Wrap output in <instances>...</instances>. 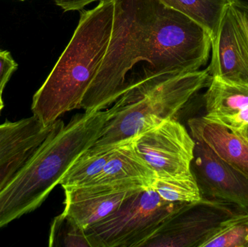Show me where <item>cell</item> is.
Returning <instances> with one entry per match:
<instances>
[{"label":"cell","mask_w":248,"mask_h":247,"mask_svg":"<svg viewBox=\"0 0 248 247\" xmlns=\"http://www.w3.org/2000/svg\"><path fill=\"white\" fill-rule=\"evenodd\" d=\"M113 2L110 43L81 102L87 113L106 110L147 80L199 71L211 53L208 32L160 0Z\"/></svg>","instance_id":"obj_1"},{"label":"cell","mask_w":248,"mask_h":247,"mask_svg":"<svg viewBox=\"0 0 248 247\" xmlns=\"http://www.w3.org/2000/svg\"><path fill=\"white\" fill-rule=\"evenodd\" d=\"M108 110L75 115L57 129L0 191V229L39 208L73 162L100 139Z\"/></svg>","instance_id":"obj_2"},{"label":"cell","mask_w":248,"mask_h":247,"mask_svg":"<svg viewBox=\"0 0 248 247\" xmlns=\"http://www.w3.org/2000/svg\"><path fill=\"white\" fill-rule=\"evenodd\" d=\"M113 13V0H100L94 8L80 11L78 26L68 46L33 97L32 113L44 126L81 108L84 94L108 47Z\"/></svg>","instance_id":"obj_3"},{"label":"cell","mask_w":248,"mask_h":247,"mask_svg":"<svg viewBox=\"0 0 248 247\" xmlns=\"http://www.w3.org/2000/svg\"><path fill=\"white\" fill-rule=\"evenodd\" d=\"M211 80L207 68L156 77L129 88L113 104L116 113L93 146L119 145L175 119L201 90L209 86Z\"/></svg>","instance_id":"obj_4"},{"label":"cell","mask_w":248,"mask_h":247,"mask_svg":"<svg viewBox=\"0 0 248 247\" xmlns=\"http://www.w3.org/2000/svg\"><path fill=\"white\" fill-rule=\"evenodd\" d=\"M185 204L166 203L154 189H143L86 233L92 247H142Z\"/></svg>","instance_id":"obj_5"},{"label":"cell","mask_w":248,"mask_h":247,"mask_svg":"<svg viewBox=\"0 0 248 247\" xmlns=\"http://www.w3.org/2000/svg\"><path fill=\"white\" fill-rule=\"evenodd\" d=\"M131 142L157 178L192 174L195 142L186 128L175 119L140 133Z\"/></svg>","instance_id":"obj_6"},{"label":"cell","mask_w":248,"mask_h":247,"mask_svg":"<svg viewBox=\"0 0 248 247\" xmlns=\"http://www.w3.org/2000/svg\"><path fill=\"white\" fill-rule=\"evenodd\" d=\"M244 211L248 210L205 199L185 204L142 247H201L221 221Z\"/></svg>","instance_id":"obj_7"},{"label":"cell","mask_w":248,"mask_h":247,"mask_svg":"<svg viewBox=\"0 0 248 247\" xmlns=\"http://www.w3.org/2000/svg\"><path fill=\"white\" fill-rule=\"evenodd\" d=\"M195 142L191 172L201 197L248 210V177L221 160L201 141Z\"/></svg>","instance_id":"obj_8"},{"label":"cell","mask_w":248,"mask_h":247,"mask_svg":"<svg viewBox=\"0 0 248 247\" xmlns=\"http://www.w3.org/2000/svg\"><path fill=\"white\" fill-rule=\"evenodd\" d=\"M211 52L212 78L248 84V36L230 3L211 40Z\"/></svg>","instance_id":"obj_9"},{"label":"cell","mask_w":248,"mask_h":247,"mask_svg":"<svg viewBox=\"0 0 248 247\" xmlns=\"http://www.w3.org/2000/svg\"><path fill=\"white\" fill-rule=\"evenodd\" d=\"M64 124L58 119L45 126L33 116L0 124V191L39 146Z\"/></svg>","instance_id":"obj_10"},{"label":"cell","mask_w":248,"mask_h":247,"mask_svg":"<svg viewBox=\"0 0 248 247\" xmlns=\"http://www.w3.org/2000/svg\"><path fill=\"white\" fill-rule=\"evenodd\" d=\"M62 189L65 194L62 213L86 230L116 212L130 196L144 188L118 183Z\"/></svg>","instance_id":"obj_11"},{"label":"cell","mask_w":248,"mask_h":247,"mask_svg":"<svg viewBox=\"0 0 248 247\" xmlns=\"http://www.w3.org/2000/svg\"><path fill=\"white\" fill-rule=\"evenodd\" d=\"M192 138L201 141L227 165L248 177V136L234 133L204 117L188 121Z\"/></svg>","instance_id":"obj_12"},{"label":"cell","mask_w":248,"mask_h":247,"mask_svg":"<svg viewBox=\"0 0 248 247\" xmlns=\"http://www.w3.org/2000/svg\"><path fill=\"white\" fill-rule=\"evenodd\" d=\"M156 178L155 173L136 152L131 139L113 150L103 171L87 184L120 183L149 189L153 188Z\"/></svg>","instance_id":"obj_13"},{"label":"cell","mask_w":248,"mask_h":247,"mask_svg":"<svg viewBox=\"0 0 248 247\" xmlns=\"http://www.w3.org/2000/svg\"><path fill=\"white\" fill-rule=\"evenodd\" d=\"M202 96L210 121L232 116L248 108V84H234L212 78Z\"/></svg>","instance_id":"obj_14"},{"label":"cell","mask_w":248,"mask_h":247,"mask_svg":"<svg viewBox=\"0 0 248 247\" xmlns=\"http://www.w3.org/2000/svg\"><path fill=\"white\" fill-rule=\"evenodd\" d=\"M120 144L111 146H92L84 151L67 170L60 185L65 188L88 184L103 171L113 150Z\"/></svg>","instance_id":"obj_15"},{"label":"cell","mask_w":248,"mask_h":247,"mask_svg":"<svg viewBox=\"0 0 248 247\" xmlns=\"http://www.w3.org/2000/svg\"><path fill=\"white\" fill-rule=\"evenodd\" d=\"M201 25L213 38L217 34L229 0H160Z\"/></svg>","instance_id":"obj_16"},{"label":"cell","mask_w":248,"mask_h":247,"mask_svg":"<svg viewBox=\"0 0 248 247\" xmlns=\"http://www.w3.org/2000/svg\"><path fill=\"white\" fill-rule=\"evenodd\" d=\"M248 211L240 212L221 221L201 247H247Z\"/></svg>","instance_id":"obj_17"},{"label":"cell","mask_w":248,"mask_h":247,"mask_svg":"<svg viewBox=\"0 0 248 247\" xmlns=\"http://www.w3.org/2000/svg\"><path fill=\"white\" fill-rule=\"evenodd\" d=\"M153 188L159 197L169 203L191 204L202 200L192 174L156 178Z\"/></svg>","instance_id":"obj_18"},{"label":"cell","mask_w":248,"mask_h":247,"mask_svg":"<svg viewBox=\"0 0 248 247\" xmlns=\"http://www.w3.org/2000/svg\"><path fill=\"white\" fill-rule=\"evenodd\" d=\"M48 242L49 247H92L85 230L63 213L52 220Z\"/></svg>","instance_id":"obj_19"},{"label":"cell","mask_w":248,"mask_h":247,"mask_svg":"<svg viewBox=\"0 0 248 247\" xmlns=\"http://www.w3.org/2000/svg\"><path fill=\"white\" fill-rule=\"evenodd\" d=\"M17 68V64L10 52L0 49V96L2 95L7 82Z\"/></svg>","instance_id":"obj_20"},{"label":"cell","mask_w":248,"mask_h":247,"mask_svg":"<svg viewBox=\"0 0 248 247\" xmlns=\"http://www.w3.org/2000/svg\"><path fill=\"white\" fill-rule=\"evenodd\" d=\"M56 5L61 7L65 12L81 10L84 7L100 0H52Z\"/></svg>","instance_id":"obj_21"},{"label":"cell","mask_w":248,"mask_h":247,"mask_svg":"<svg viewBox=\"0 0 248 247\" xmlns=\"http://www.w3.org/2000/svg\"><path fill=\"white\" fill-rule=\"evenodd\" d=\"M231 4L232 7L234 9L237 15L238 16L240 21L243 23L245 29L248 36V7H243V6L237 5L235 4Z\"/></svg>","instance_id":"obj_22"},{"label":"cell","mask_w":248,"mask_h":247,"mask_svg":"<svg viewBox=\"0 0 248 247\" xmlns=\"http://www.w3.org/2000/svg\"><path fill=\"white\" fill-rule=\"evenodd\" d=\"M229 1L232 4H237V5L243 6L248 8V0H229Z\"/></svg>","instance_id":"obj_23"},{"label":"cell","mask_w":248,"mask_h":247,"mask_svg":"<svg viewBox=\"0 0 248 247\" xmlns=\"http://www.w3.org/2000/svg\"><path fill=\"white\" fill-rule=\"evenodd\" d=\"M4 102H3L2 98H1V96H0V113H1V110L4 108Z\"/></svg>","instance_id":"obj_24"},{"label":"cell","mask_w":248,"mask_h":247,"mask_svg":"<svg viewBox=\"0 0 248 247\" xmlns=\"http://www.w3.org/2000/svg\"><path fill=\"white\" fill-rule=\"evenodd\" d=\"M246 134L247 135V136H248V129H247V131H246Z\"/></svg>","instance_id":"obj_25"},{"label":"cell","mask_w":248,"mask_h":247,"mask_svg":"<svg viewBox=\"0 0 248 247\" xmlns=\"http://www.w3.org/2000/svg\"><path fill=\"white\" fill-rule=\"evenodd\" d=\"M247 247H248V236L247 238Z\"/></svg>","instance_id":"obj_26"},{"label":"cell","mask_w":248,"mask_h":247,"mask_svg":"<svg viewBox=\"0 0 248 247\" xmlns=\"http://www.w3.org/2000/svg\"><path fill=\"white\" fill-rule=\"evenodd\" d=\"M20 1H24V0H20Z\"/></svg>","instance_id":"obj_27"}]
</instances>
